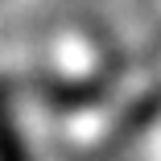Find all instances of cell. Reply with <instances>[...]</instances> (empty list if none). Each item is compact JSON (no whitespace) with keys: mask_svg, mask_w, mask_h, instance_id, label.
I'll return each mask as SVG.
<instances>
[{"mask_svg":"<svg viewBox=\"0 0 161 161\" xmlns=\"http://www.w3.org/2000/svg\"><path fill=\"white\" fill-rule=\"evenodd\" d=\"M0 161H29L25 141H21V132H17V124H13V112H8L4 91H0Z\"/></svg>","mask_w":161,"mask_h":161,"instance_id":"6da1fadb","label":"cell"}]
</instances>
